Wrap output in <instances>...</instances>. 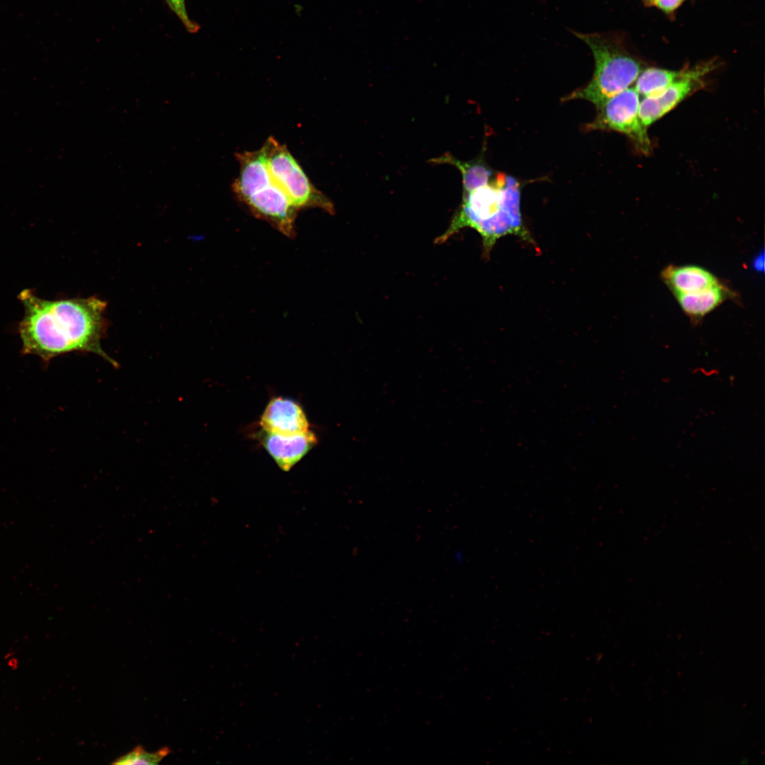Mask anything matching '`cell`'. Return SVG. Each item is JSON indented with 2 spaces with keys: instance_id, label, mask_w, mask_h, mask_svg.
Segmentation results:
<instances>
[{
  "instance_id": "cell-2",
  "label": "cell",
  "mask_w": 765,
  "mask_h": 765,
  "mask_svg": "<svg viewBox=\"0 0 765 765\" xmlns=\"http://www.w3.org/2000/svg\"><path fill=\"white\" fill-rule=\"evenodd\" d=\"M520 200L519 183L512 176L499 174L491 183L464 192L459 209L436 243L445 242L464 227H471L480 234L485 254L504 236L514 234L528 239Z\"/></svg>"
},
{
  "instance_id": "cell-14",
  "label": "cell",
  "mask_w": 765,
  "mask_h": 765,
  "mask_svg": "<svg viewBox=\"0 0 765 765\" xmlns=\"http://www.w3.org/2000/svg\"><path fill=\"white\" fill-rule=\"evenodd\" d=\"M169 752L170 750L169 748L164 747L155 752H148L142 747L138 746L132 752L117 759L113 764L121 765L157 764L169 753Z\"/></svg>"
},
{
  "instance_id": "cell-19",
  "label": "cell",
  "mask_w": 765,
  "mask_h": 765,
  "mask_svg": "<svg viewBox=\"0 0 765 765\" xmlns=\"http://www.w3.org/2000/svg\"><path fill=\"white\" fill-rule=\"evenodd\" d=\"M645 1H648V2H650V0H645Z\"/></svg>"
},
{
  "instance_id": "cell-12",
  "label": "cell",
  "mask_w": 765,
  "mask_h": 765,
  "mask_svg": "<svg viewBox=\"0 0 765 765\" xmlns=\"http://www.w3.org/2000/svg\"><path fill=\"white\" fill-rule=\"evenodd\" d=\"M689 68L671 70L658 67L643 69L635 81V89L640 96L657 95L674 81L686 76Z\"/></svg>"
},
{
  "instance_id": "cell-18",
  "label": "cell",
  "mask_w": 765,
  "mask_h": 765,
  "mask_svg": "<svg viewBox=\"0 0 765 765\" xmlns=\"http://www.w3.org/2000/svg\"><path fill=\"white\" fill-rule=\"evenodd\" d=\"M8 665L11 669H16L18 665V659L11 657L8 661Z\"/></svg>"
},
{
  "instance_id": "cell-4",
  "label": "cell",
  "mask_w": 765,
  "mask_h": 765,
  "mask_svg": "<svg viewBox=\"0 0 765 765\" xmlns=\"http://www.w3.org/2000/svg\"><path fill=\"white\" fill-rule=\"evenodd\" d=\"M573 33L591 50L595 69L591 81L566 96L565 101L584 99L598 107L635 83L643 69L642 63L618 37L598 33Z\"/></svg>"
},
{
  "instance_id": "cell-7",
  "label": "cell",
  "mask_w": 765,
  "mask_h": 765,
  "mask_svg": "<svg viewBox=\"0 0 765 765\" xmlns=\"http://www.w3.org/2000/svg\"><path fill=\"white\" fill-rule=\"evenodd\" d=\"M714 67V64L709 62L689 68L686 76L661 93L644 97L639 106V116L643 125L648 128L701 89L703 85V77Z\"/></svg>"
},
{
  "instance_id": "cell-13",
  "label": "cell",
  "mask_w": 765,
  "mask_h": 765,
  "mask_svg": "<svg viewBox=\"0 0 765 765\" xmlns=\"http://www.w3.org/2000/svg\"><path fill=\"white\" fill-rule=\"evenodd\" d=\"M431 162L437 164H448L456 166L462 174L464 192H469L486 185L488 183V180L492 174V170L482 163L481 159L469 162H462L455 159L449 153H446L440 157L434 159Z\"/></svg>"
},
{
  "instance_id": "cell-1",
  "label": "cell",
  "mask_w": 765,
  "mask_h": 765,
  "mask_svg": "<svg viewBox=\"0 0 765 765\" xmlns=\"http://www.w3.org/2000/svg\"><path fill=\"white\" fill-rule=\"evenodd\" d=\"M18 299L25 309L18 326L23 353L47 363L66 353L89 352L118 366L101 347L107 329L106 301L96 296L48 300L29 289L22 290Z\"/></svg>"
},
{
  "instance_id": "cell-11",
  "label": "cell",
  "mask_w": 765,
  "mask_h": 765,
  "mask_svg": "<svg viewBox=\"0 0 765 765\" xmlns=\"http://www.w3.org/2000/svg\"><path fill=\"white\" fill-rule=\"evenodd\" d=\"M720 282L706 289L687 294L675 295L682 310L692 319H698L712 312L732 295Z\"/></svg>"
},
{
  "instance_id": "cell-3",
  "label": "cell",
  "mask_w": 765,
  "mask_h": 765,
  "mask_svg": "<svg viewBox=\"0 0 765 765\" xmlns=\"http://www.w3.org/2000/svg\"><path fill=\"white\" fill-rule=\"evenodd\" d=\"M236 157L239 174L232 188L238 200L254 217L268 222L285 236L294 238L300 210L272 178L264 146L254 151L239 152Z\"/></svg>"
},
{
  "instance_id": "cell-15",
  "label": "cell",
  "mask_w": 765,
  "mask_h": 765,
  "mask_svg": "<svg viewBox=\"0 0 765 765\" xmlns=\"http://www.w3.org/2000/svg\"><path fill=\"white\" fill-rule=\"evenodd\" d=\"M171 10L176 15L187 30L196 33L198 25L190 19L186 8L185 0H165Z\"/></svg>"
},
{
  "instance_id": "cell-9",
  "label": "cell",
  "mask_w": 765,
  "mask_h": 765,
  "mask_svg": "<svg viewBox=\"0 0 765 765\" xmlns=\"http://www.w3.org/2000/svg\"><path fill=\"white\" fill-rule=\"evenodd\" d=\"M262 429L275 434L290 435L310 429L305 412L296 401L283 397L270 400L260 419Z\"/></svg>"
},
{
  "instance_id": "cell-8",
  "label": "cell",
  "mask_w": 765,
  "mask_h": 765,
  "mask_svg": "<svg viewBox=\"0 0 765 765\" xmlns=\"http://www.w3.org/2000/svg\"><path fill=\"white\" fill-rule=\"evenodd\" d=\"M262 431L260 436L263 446L278 466L285 472L289 471L317 443V436L310 429L290 435Z\"/></svg>"
},
{
  "instance_id": "cell-5",
  "label": "cell",
  "mask_w": 765,
  "mask_h": 765,
  "mask_svg": "<svg viewBox=\"0 0 765 765\" xmlns=\"http://www.w3.org/2000/svg\"><path fill=\"white\" fill-rule=\"evenodd\" d=\"M263 146L272 178L299 210L319 208L334 213L333 203L311 183L285 144L269 137Z\"/></svg>"
},
{
  "instance_id": "cell-17",
  "label": "cell",
  "mask_w": 765,
  "mask_h": 765,
  "mask_svg": "<svg viewBox=\"0 0 765 765\" xmlns=\"http://www.w3.org/2000/svg\"><path fill=\"white\" fill-rule=\"evenodd\" d=\"M754 267H755V268H756L757 270H759V271H760L761 269V270H763V268H764V255H763V254H762V255H761V256H758V257H757V258H756V259L754 260Z\"/></svg>"
},
{
  "instance_id": "cell-10",
  "label": "cell",
  "mask_w": 765,
  "mask_h": 765,
  "mask_svg": "<svg viewBox=\"0 0 765 765\" xmlns=\"http://www.w3.org/2000/svg\"><path fill=\"white\" fill-rule=\"evenodd\" d=\"M662 278L674 295L695 293L720 283L708 270L691 265H669L663 269Z\"/></svg>"
},
{
  "instance_id": "cell-6",
  "label": "cell",
  "mask_w": 765,
  "mask_h": 765,
  "mask_svg": "<svg viewBox=\"0 0 765 765\" xmlns=\"http://www.w3.org/2000/svg\"><path fill=\"white\" fill-rule=\"evenodd\" d=\"M640 95L634 87H629L596 107L597 114L586 125V130H611L628 137L642 154L652 152V141L647 128L639 116Z\"/></svg>"
},
{
  "instance_id": "cell-16",
  "label": "cell",
  "mask_w": 765,
  "mask_h": 765,
  "mask_svg": "<svg viewBox=\"0 0 765 765\" xmlns=\"http://www.w3.org/2000/svg\"><path fill=\"white\" fill-rule=\"evenodd\" d=\"M684 0H650V3L664 12L676 10Z\"/></svg>"
}]
</instances>
